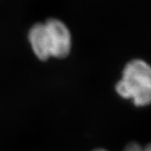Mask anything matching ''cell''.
<instances>
[{"label":"cell","instance_id":"6da1fadb","mask_svg":"<svg viewBox=\"0 0 151 151\" xmlns=\"http://www.w3.org/2000/svg\"><path fill=\"white\" fill-rule=\"evenodd\" d=\"M29 41L35 55L41 60L50 57L65 58L71 49L70 30L56 19L35 24L29 29Z\"/></svg>","mask_w":151,"mask_h":151},{"label":"cell","instance_id":"7a4b0ae2","mask_svg":"<svg viewBox=\"0 0 151 151\" xmlns=\"http://www.w3.org/2000/svg\"><path fill=\"white\" fill-rule=\"evenodd\" d=\"M115 90L121 97L131 100L136 107L151 104V65L142 59L129 61Z\"/></svg>","mask_w":151,"mask_h":151},{"label":"cell","instance_id":"3957f363","mask_svg":"<svg viewBox=\"0 0 151 151\" xmlns=\"http://www.w3.org/2000/svg\"><path fill=\"white\" fill-rule=\"evenodd\" d=\"M124 151H151V144L142 146L136 142H132L126 145Z\"/></svg>","mask_w":151,"mask_h":151},{"label":"cell","instance_id":"277c9868","mask_svg":"<svg viewBox=\"0 0 151 151\" xmlns=\"http://www.w3.org/2000/svg\"><path fill=\"white\" fill-rule=\"evenodd\" d=\"M92 151H108L107 150H104V149H97V150H94Z\"/></svg>","mask_w":151,"mask_h":151}]
</instances>
